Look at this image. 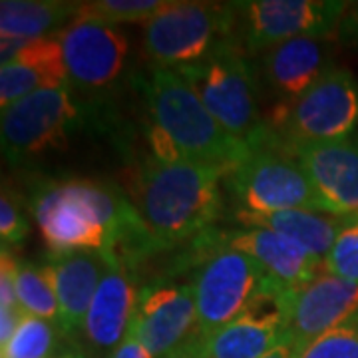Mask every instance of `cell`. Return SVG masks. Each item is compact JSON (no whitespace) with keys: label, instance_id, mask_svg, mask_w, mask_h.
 I'll return each instance as SVG.
<instances>
[{"label":"cell","instance_id":"1","mask_svg":"<svg viewBox=\"0 0 358 358\" xmlns=\"http://www.w3.org/2000/svg\"><path fill=\"white\" fill-rule=\"evenodd\" d=\"M30 209L50 255L98 251L131 263L148 257L136 205L115 185L92 179L46 181L34 187Z\"/></svg>","mask_w":358,"mask_h":358},{"label":"cell","instance_id":"2","mask_svg":"<svg viewBox=\"0 0 358 358\" xmlns=\"http://www.w3.org/2000/svg\"><path fill=\"white\" fill-rule=\"evenodd\" d=\"M225 169L189 159L148 157L136 183V211L148 237V257L201 237L219 217Z\"/></svg>","mask_w":358,"mask_h":358},{"label":"cell","instance_id":"3","mask_svg":"<svg viewBox=\"0 0 358 358\" xmlns=\"http://www.w3.org/2000/svg\"><path fill=\"white\" fill-rule=\"evenodd\" d=\"M136 86L152 117L148 136L155 157L189 159L229 176L249 154V143L231 138L176 70L152 64Z\"/></svg>","mask_w":358,"mask_h":358},{"label":"cell","instance_id":"4","mask_svg":"<svg viewBox=\"0 0 358 358\" xmlns=\"http://www.w3.org/2000/svg\"><path fill=\"white\" fill-rule=\"evenodd\" d=\"M176 72L231 138L251 143L267 128L259 112L255 68L235 40L219 44L201 62L176 68Z\"/></svg>","mask_w":358,"mask_h":358},{"label":"cell","instance_id":"5","mask_svg":"<svg viewBox=\"0 0 358 358\" xmlns=\"http://www.w3.org/2000/svg\"><path fill=\"white\" fill-rule=\"evenodd\" d=\"M227 187L247 213H279L293 209L320 211V203L305 169L265 128L249 143V154L225 178Z\"/></svg>","mask_w":358,"mask_h":358},{"label":"cell","instance_id":"6","mask_svg":"<svg viewBox=\"0 0 358 358\" xmlns=\"http://www.w3.org/2000/svg\"><path fill=\"white\" fill-rule=\"evenodd\" d=\"M267 126L282 145L350 138L358 126V80L346 68L329 70L287 108H273Z\"/></svg>","mask_w":358,"mask_h":358},{"label":"cell","instance_id":"7","mask_svg":"<svg viewBox=\"0 0 358 358\" xmlns=\"http://www.w3.org/2000/svg\"><path fill=\"white\" fill-rule=\"evenodd\" d=\"M233 30L231 4L173 0L145 22L143 46L154 64L176 70L201 62L219 44L233 40Z\"/></svg>","mask_w":358,"mask_h":358},{"label":"cell","instance_id":"8","mask_svg":"<svg viewBox=\"0 0 358 358\" xmlns=\"http://www.w3.org/2000/svg\"><path fill=\"white\" fill-rule=\"evenodd\" d=\"M197 307V329L205 338L235 320L259 294L279 285L253 257L245 255L217 241L207 253L193 279Z\"/></svg>","mask_w":358,"mask_h":358},{"label":"cell","instance_id":"9","mask_svg":"<svg viewBox=\"0 0 358 358\" xmlns=\"http://www.w3.org/2000/svg\"><path fill=\"white\" fill-rule=\"evenodd\" d=\"M233 40L245 52H263L294 38H331L348 2L341 0H243L231 2Z\"/></svg>","mask_w":358,"mask_h":358},{"label":"cell","instance_id":"10","mask_svg":"<svg viewBox=\"0 0 358 358\" xmlns=\"http://www.w3.org/2000/svg\"><path fill=\"white\" fill-rule=\"evenodd\" d=\"M78 120L70 86L40 90L2 110V154L10 164L64 148Z\"/></svg>","mask_w":358,"mask_h":358},{"label":"cell","instance_id":"11","mask_svg":"<svg viewBox=\"0 0 358 358\" xmlns=\"http://www.w3.org/2000/svg\"><path fill=\"white\" fill-rule=\"evenodd\" d=\"M294 293L275 285L259 294L243 313L207 336L211 358H261L289 334Z\"/></svg>","mask_w":358,"mask_h":358},{"label":"cell","instance_id":"12","mask_svg":"<svg viewBox=\"0 0 358 358\" xmlns=\"http://www.w3.org/2000/svg\"><path fill=\"white\" fill-rule=\"evenodd\" d=\"M70 84L82 90H103L122 76L129 44L117 26L94 20H72L58 32Z\"/></svg>","mask_w":358,"mask_h":358},{"label":"cell","instance_id":"13","mask_svg":"<svg viewBox=\"0 0 358 358\" xmlns=\"http://www.w3.org/2000/svg\"><path fill=\"white\" fill-rule=\"evenodd\" d=\"M285 148L305 169L322 213L358 215V134L345 140Z\"/></svg>","mask_w":358,"mask_h":358},{"label":"cell","instance_id":"14","mask_svg":"<svg viewBox=\"0 0 358 358\" xmlns=\"http://www.w3.org/2000/svg\"><path fill=\"white\" fill-rule=\"evenodd\" d=\"M134 327L155 358H164L197 329L192 282H155L140 289Z\"/></svg>","mask_w":358,"mask_h":358},{"label":"cell","instance_id":"15","mask_svg":"<svg viewBox=\"0 0 358 358\" xmlns=\"http://www.w3.org/2000/svg\"><path fill=\"white\" fill-rule=\"evenodd\" d=\"M70 86L58 34L46 38L0 40V108L40 90Z\"/></svg>","mask_w":358,"mask_h":358},{"label":"cell","instance_id":"16","mask_svg":"<svg viewBox=\"0 0 358 358\" xmlns=\"http://www.w3.org/2000/svg\"><path fill=\"white\" fill-rule=\"evenodd\" d=\"M136 282L134 263L110 253L84 322V334L96 350H114L128 333L140 296Z\"/></svg>","mask_w":358,"mask_h":358},{"label":"cell","instance_id":"17","mask_svg":"<svg viewBox=\"0 0 358 358\" xmlns=\"http://www.w3.org/2000/svg\"><path fill=\"white\" fill-rule=\"evenodd\" d=\"M333 70L329 38H294L265 50L263 80L277 98L273 108H287Z\"/></svg>","mask_w":358,"mask_h":358},{"label":"cell","instance_id":"18","mask_svg":"<svg viewBox=\"0 0 358 358\" xmlns=\"http://www.w3.org/2000/svg\"><path fill=\"white\" fill-rule=\"evenodd\" d=\"M355 313H358V285L322 271L315 281L294 293L289 336L296 352Z\"/></svg>","mask_w":358,"mask_h":358},{"label":"cell","instance_id":"19","mask_svg":"<svg viewBox=\"0 0 358 358\" xmlns=\"http://www.w3.org/2000/svg\"><path fill=\"white\" fill-rule=\"evenodd\" d=\"M217 241L253 257L275 281L291 291L307 287L322 273V263L317 257L275 231L243 227L233 233H219Z\"/></svg>","mask_w":358,"mask_h":358},{"label":"cell","instance_id":"20","mask_svg":"<svg viewBox=\"0 0 358 358\" xmlns=\"http://www.w3.org/2000/svg\"><path fill=\"white\" fill-rule=\"evenodd\" d=\"M108 255L110 253L74 251L50 255L44 263L60 308L58 327L64 334H78L84 331L92 299L108 267Z\"/></svg>","mask_w":358,"mask_h":358},{"label":"cell","instance_id":"21","mask_svg":"<svg viewBox=\"0 0 358 358\" xmlns=\"http://www.w3.org/2000/svg\"><path fill=\"white\" fill-rule=\"evenodd\" d=\"M348 217H338L310 209H293L279 213H247L237 209L235 213V219L243 223L245 227H263V229L275 231L282 237L291 239L293 243L301 245L303 249H307L320 263L331 253L334 241Z\"/></svg>","mask_w":358,"mask_h":358},{"label":"cell","instance_id":"22","mask_svg":"<svg viewBox=\"0 0 358 358\" xmlns=\"http://www.w3.org/2000/svg\"><path fill=\"white\" fill-rule=\"evenodd\" d=\"M80 2L68 0H2L0 40L46 38L52 30L74 20Z\"/></svg>","mask_w":358,"mask_h":358},{"label":"cell","instance_id":"23","mask_svg":"<svg viewBox=\"0 0 358 358\" xmlns=\"http://www.w3.org/2000/svg\"><path fill=\"white\" fill-rule=\"evenodd\" d=\"M18 305L22 313L50 320L54 324L60 322V308L58 301L48 279L44 265L20 261L18 267Z\"/></svg>","mask_w":358,"mask_h":358},{"label":"cell","instance_id":"24","mask_svg":"<svg viewBox=\"0 0 358 358\" xmlns=\"http://www.w3.org/2000/svg\"><path fill=\"white\" fill-rule=\"evenodd\" d=\"M173 0H94L80 2L78 20H94L102 24H136L150 22L166 10ZM74 18V20H76Z\"/></svg>","mask_w":358,"mask_h":358},{"label":"cell","instance_id":"25","mask_svg":"<svg viewBox=\"0 0 358 358\" xmlns=\"http://www.w3.org/2000/svg\"><path fill=\"white\" fill-rule=\"evenodd\" d=\"M58 324L24 315L13 338L0 346V358H48L54 355Z\"/></svg>","mask_w":358,"mask_h":358},{"label":"cell","instance_id":"26","mask_svg":"<svg viewBox=\"0 0 358 358\" xmlns=\"http://www.w3.org/2000/svg\"><path fill=\"white\" fill-rule=\"evenodd\" d=\"M299 358H358V313L315 338Z\"/></svg>","mask_w":358,"mask_h":358},{"label":"cell","instance_id":"27","mask_svg":"<svg viewBox=\"0 0 358 358\" xmlns=\"http://www.w3.org/2000/svg\"><path fill=\"white\" fill-rule=\"evenodd\" d=\"M322 271L358 285V215L346 219L331 253L322 261Z\"/></svg>","mask_w":358,"mask_h":358},{"label":"cell","instance_id":"28","mask_svg":"<svg viewBox=\"0 0 358 358\" xmlns=\"http://www.w3.org/2000/svg\"><path fill=\"white\" fill-rule=\"evenodd\" d=\"M28 215L24 211V195L14 189L8 181L2 183L0 195V239L2 247L13 249L28 237Z\"/></svg>","mask_w":358,"mask_h":358},{"label":"cell","instance_id":"29","mask_svg":"<svg viewBox=\"0 0 358 358\" xmlns=\"http://www.w3.org/2000/svg\"><path fill=\"white\" fill-rule=\"evenodd\" d=\"M18 267L13 249L0 251V308H20L18 305Z\"/></svg>","mask_w":358,"mask_h":358},{"label":"cell","instance_id":"30","mask_svg":"<svg viewBox=\"0 0 358 358\" xmlns=\"http://www.w3.org/2000/svg\"><path fill=\"white\" fill-rule=\"evenodd\" d=\"M334 38L346 48H358V2H348V8L336 26Z\"/></svg>","mask_w":358,"mask_h":358},{"label":"cell","instance_id":"31","mask_svg":"<svg viewBox=\"0 0 358 358\" xmlns=\"http://www.w3.org/2000/svg\"><path fill=\"white\" fill-rule=\"evenodd\" d=\"M110 358H155L145 345L141 343L140 334L136 331V327H134V322H129V329L126 336L122 338V343L115 346L114 350H112V355Z\"/></svg>","mask_w":358,"mask_h":358},{"label":"cell","instance_id":"32","mask_svg":"<svg viewBox=\"0 0 358 358\" xmlns=\"http://www.w3.org/2000/svg\"><path fill=\"white\" fill-rule=\"evenodd\" d=\"M164 358H211L209 350H207V338L203 334L197 333L192 334L185 343H181L178 348H173L169 355Z\"/></svg>","mask_w":358,"mask_h":358},{"label":"cell","instance_id":"33","mask_svg":"<svg viewBox=\"0 0 358 358\" xmlns=\"http://www.w3.org/2000/svg\"><path fill=\"white\" fill-rule=\"evenodd\" d=\"M24 315L22 308H0V346H4L13 338Z\"/></svg>","mask_w":358,"mask_h":358},{"label":"cell","instance_id":"34","mask_svg":"<svg viewBox=\"0 0 358 358\" xmlns=\"http://www.w3.org/2000/svg\"><path fill=\"white\" fill-rule=\"evenodd\" d=\"M261 358H299V352H296L293 338L287 334L279 345L275 346V348H271L267 355Z\"/></svg>","mask_w":358,"mask_h":358},{"label":"cell","instance_id":"35","mask_svg":"<svg viewBox=\"0 0 358 358\" xmlns=\"http://www.w3.org/2000/svg\"><path fill=\"white\" fill-rule=\"evenodd\" d=\"M68 358H88V357H84V355H82L80 350H70V357H68Z\"/></svg>","mask_w":358,"mask_h":358},{"label":"cell","instance_id":"36","mask_svg":"<svg viewBox=\"0 0 358 358\" xmlns=\"http://www.w3.org/2000/svg\"><path fill=\"white\" fill-rule=\"evenodd\" d=\"M70 357V350H66V352H58V355H52L48 358H68Z\"/></svg>","mask_w":358,"mask_h":358}]
</instances>
